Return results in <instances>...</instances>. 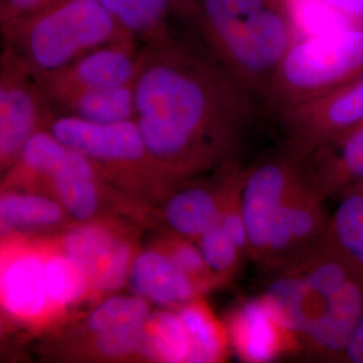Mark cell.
Listing matches in <instances>:
<instances>
[{
  "instance_id": "cell-1",
  "label": "cell",
  "mask_w": 363,
  "mask_h": 363,
  "mask_svg": "<svg viewBox=\"0 0 363 363\" xmlns=\"http://www.w3.org/2000/svg\"><path fill=\"white\" fill-rule=\"evenodd\" d=\"M133 91L147 150L182 182L235 160L259 112V99L208 48L175 30L142 45Z\"/></svg>"
},
{
  "instance_id": "cell-2",
  "label": "cell",
  "mask_w": 363,
  "mask_h": 363,
  "mask_svg": "<svg viewBox=\"0 0 363 363\" xmlns=\"http://www.w3.org/2000/svg\"><path fill=\"white\" fill-rule=\"evenodd\" d=\"M205 45L259 100L265 101L294 34L272 0H198Z\"/></svg>"
},
{
  "instance_id": "cell-3",
  "label": "cell",
  "mask_w": 363,
  "mask_h": 363,
  "mask_svg": "<svg viewBox=\"0 0 363 363\" xmlns=\"http://www.w3.org/2000/svg\"><path fill=\"white\" fill-rule=\"evenodd\" d=\"M125 33L99 0H58L13 27L4 38L35 76H43Z\"/></svg>"
},
{
  "instance_id": "cell-4",
  "label": "cell",
  "mask_w": 363,
  "mask_h": 363,
  "mask_svg": "<svg viewBox=\"0 0 363 363\" xmlns=\"http://www.w3.org/2000/svg\"><path fill=\"white\" fill-rule=\"evenodd\" d=\"M363 76V23L295 40L286 52L267 105L280 109L335 89Z\"/></svg>"
},
{
  "instance_id": "cell-5",
  "label": "cell",
  "mask_w": 363,
  "mask_h": 363,
  "mask_svg": "<svg viewBox=\"0 0 363 363\" xmlns=\"http://www.w3.org/2000/svg\"><path fill=\"white\" fill-rule=\"evenodd\" d=\"M52 133L67 148L108 164L130 190L154 201L166 199L184 183L151 155L135 120L100 124L67 115L52 123Z\"/></svg>"
},
{
  "instance_id": "cell-6",
  "label": "cell",
  "mask_w": 363,
  "mask_h": 363,
  "mask_svg": "<svg viewBox=\"0 0 363 363\" xmlns=\"http://www.w3.org/2000/svg\"><path fill=\"white\" fill-rule=\"evenodd\" d=\"M276 113L286 132L288 155L301 162L362 123L363 76Z\"/></svg>"
},
{
  "instance_id": "cell-7",
  "label": "cell",
  "mask_w": 363,
  "mask_h": 363,
  "mask_svg": "<svg viewBox=\"0 0 363 363\" xmlns=\"http://www.w3.org/2000/svg\"><path fill=\"white\" fill-rule=\"evenodd\" d=\"M325 202V196L303 174L273 218L265 255L259 265L262 271L273 276L288 269L323 241L330 218Z\"/></svg>"
},
{
  "instance_id": "cell-8",
  "label": "cell",
  "mask_w": 363,
  "mask_h": 363,
  "mask_svg": "<svg viewBox=\"0 0 363 363\" xmlns=\"http://www.w3.org/2000/svg\"><path fill=\"white\" fill-rule=\"evenodd\" d=\"M138 45L139 40L130 33H125L85 52L60 70L37 76L40 91L46 99H54L62 104L79 91L130 85L139 66L140 48Z\"/></svg>"
},
{
  "instance_id": "cell-9",
  "label": "cell",
  "mask_w": 363,
  "mask_h": 363,
  "mask_svg": "<svg viewBox=\"0 0 363 363\" xmlns=\"http://www.w3.org/2000/svg\"><path fill=\"white\" fill-rule=\"evenodd\" d=\"M61 249L86 274L91 294L116 292L130 280L139 253L133 238L116 223H89L65 235Z\"/></svg>"
},
{
  "instance_id": "cell-10",
  "label": "cell",
  "mask_w": 363,
  "mask_h": 363,
  "mask_svg": "<svg viewBox=\"0 0 363 363\" xmlns=\"http://www.w3.org/2000/svg\"><path fill=\"white\" fill-rule=\"evenodd\" d=\"M46 247L26 242L0 245V304L28 325H45L58 312L48 294Z\"/></svg>"
},
{
  "instance_id": "cell-11",
  "label": "cell",
  "mask_w": 363,
  "mask_h": 363,
  "mask_svg": "<svg viewBox=\"0 0 363 363\" xmlns=\"http://www.w3.org/2000/svg\"><path fill=\"white\" fill-rule=\"evenodd\" d=\"M303 167L289 155L276 157L247 169L241 191L249 259L257 265L265 255L273 218L286 194L303 177Z\"/></svg>"
},
{
  "instance_id": "cell-12",
  "label": "cell",
  "mask_w": 363,
  "mask_h": 363,
  "mask_svg": "<svg viewBox=\"0 0 363 363\" xmlns=\"http://www.w3.org/2000/svg\"><path fill=\"white\" fill-rule=\"evenodd\" d=\"M230 349L247 363L272 362L301 350L264 295L237 306L225 319Z\"/></svg>"
},
{
  "instance_id": "cell-13",
  "label": "cell",
  "mask_w": 363,
  "mask_h": 363,
  "mask_svg": "<svg viewBox=\"0 0 363 363\" xmlns=\"http://www.w3.org/2000/svg\"><path fill=\"white\" fill-rule=\"evenodd\" d=\"M363 313V273L354 276L330 300L301 335V350L311 358L343 362L345 352Z\"/></svg>"
},
{
  "instance_id": "cell-14",
  "label": "cell",
  "mask_w": 363,
  "mask_h": 363,
  "mask_svg": "<svg viewBox=\"0 0 363 363\" xmlns=\"http://www.w3.org/2000/svg\"><path fill=\"white\" fill-rule=\"evenodd\" d=\"M130 283L136 295L167 310H178L186 303L208 294L203 286L156 247L136 255L130 268Z\"/></svg>"
},
{
  "instance_id": "cell-15",
  "label": "cell",
  "mask_w": 363,
  "mask_h": 363,
  "mask_svg": "<svg viewBox=\"0 0 363 363\" xmlns=\"http://www.w3.org/2000/svg\"><path fill=\"white\" fill-rule=\"evenodd\" d=\"M298 163L325 199L363 181V121L342 138L313 150Z\"/></svg>"
},
{
  "instance_id": "cell-16",
  "label": "cell",
  "mask_w": 363,
  "mask_h": 363,
  "mask_svg": "<svg viewBox=\"0 0 363 363\" xmlns=\"http://www.w3.org/2000/svg\"><path fill=\"white\" fill-rule=\"evenodd\" d=\"M216 181L190 179L175 189L160 208V220L169 233L196 241L220 217L222 178Z\"/></svg>"
},
{
  "instance_id": "cell-17",
  "label": "cell",
  "mask_w": 363,
  "mask_h": 363,
  "mask_svg": "<svg viewBox=\"0 0 363 363\" xmlns=\"http://www.w3.org/2000/svg\"><path fill=\"white\" fill-rule=\"evenodd\" d=\"M48 177L61 203L74 218L88 220L96 216L101 196L89 157L67 148Z\"/></svg>"
},
{
  "instance_id": "cell-18",
  "label": "cell",
  "mask_w": 363,
  "mask_h": 363,
  "mask_svg": "<svg viewBox=\"0 0 363 363\" xmlns=\"http://www.w3.org/2000/svg\"><path fill=\"white\" fill-rule=\"evenodd\" d=\"M198 13V0H120L116 18L123 28L144 43L174 31L178 21L196 22Z\"/></svg>"
},
{
  "instance_id": "cell-19",
  "label": "cell",
  "mask_w": 363,
  "mask_h": 363,
  "mask_svg": "<svg viewBox=\"0 0 363 363\" xmlns=\"http://www.w3.org/2000/svg\"><path fill=\"white\" fill-rule=\"evenodd\" d=\"M177 311L190 346L189 363H222L229 359L230 345L226 327L205 296L195 298Z\"/></svg>"
},
{
  "instance_id": "cell-20",
  "label": "cell",
  "mask_w": 363,
  "mask_h": 363,
  "mask_svg": "<svg viewBox=\"0 0 363 363\" xmlns=\"http://www.w3.org/2000/svg\"><path fill=\"white\" fill-rule=\"evenodd\" d=\"M190 346L177 310L151 312L144 325L142 358L154 362L189 363Z\"/></svg>"
},
{
  "instance_id": "cell-21",
  "label": "cell",
  "mask_w": 363,
  "mask_h": 363,
  "mask_svg": "<svg viewBox=\"0 0 363 363\" xmlns=\"http://www.w3.org/2000/svg\"><path fill=\"white\" fill-rule=\"evenodd\" d=\"M62 105L72 111L70 115L100 124L123 123L136 117L133 84L109 89L79 91Z\"/></svg>"
},
{
  "instance_id": "cell-22",
  "label": "cell",
  "mask_w": 363,
  "mask_h": 363,
  "mask_svg": "<svg viewBox=\"0 0 363 363\" xmlns=\"http://www.w3.org/2000/svg\"><path fill=\"white\" fill-rule=\"evenodd\" d=\"M339 196L337 208L328 218L325 240L363 269V195L347 189Z\"/></svg>"
},
{
  "instance_id": "cell-23",
  "label": "cell",
  "mask_w": 363,
  "mask_h": 363,
  "mask_svg": "<svg viewBox=\"0 0 363 363\" xmlns=\"http://www.w3.org/2000/svg\"><path fill=\"white\" fill-rule=\"evenodd\" d=\"M45 274L49 298L58 313L91 294L86 274L62 249L46 247Z\"/></svg>"
},
{
  "instance_id": "cell-24",
  "label": "cell",
  "mask_w": 363,
  "mask_h": 363,
  "mask_svg": "<svg viewBox=\"0 0 363 363\" xmlns=\"http://www.w3.org/2000/svg\"><path fill=\"white\" fill-rule=\"evenodd\" d=\"M277 3L292 30L294 42L325 35L343 27L357 25L325 0H279Z\"/></svg>"
},
{
  "instance_id": "cell-25",
  "label": "cell",
  "mask_w": 363,
  "mask_h": 363,
  "mask_svg": "<svg viewBox=\"0 0 363 363\" xmlns=\"http://www.w3.org/2000/svg\"><path fill=\"white\" fill-rule=\"evenodd\" d=\"M151 303L139 295L111 296L101 301L88 318V327L93 334L123 331L145 325L151 315Z\"/></svg>"
},
{
  "instance_id": "cell-26",
  "label": "cell",
  "mask_w": 363,
  "mask_h": 363,
  "mask_svg": "<svg viewBox=\"0 0 363 363\" xmlns=\"http://www.w3.org/2000/svg\"><path fill=\"white\" fill-rule=\"evenodd\" d=\"M195 242L201 249L217 288L230 283L247 259L218 220Z\"/></svg>"
},
{
  "instance_id": "cell-27",
  "label": "cell",
  "mask_w": 363,
  "mask_h": 363,
  "mask_svg": "<svg viewBox=\"0 0 363 363\" xmlns=\"http://www.w3.org/2000/svg\"><path fill=\"white\" fill-rule=\"evenodd\" d=\"M3 208L13 229L49 226L62 218L57 202L38 195L3 194Z\"/></svg>"
},
{
  "instance_id": "cell-28",
  "label": "cell",
  "mask_w": 363,
  "mask_h": 363,
  "mask_svg": "<svg viewBox=\"0 0 363 363\" xmlns=\"http://www.w3.org/2000/svg\"><path fill=\"white\" fill-rule=\"evenodd\" d=\"M155 247L164 252L183 272L187 273L196 283L203 286L208 294L217 288L201 249L195 241L178 234L169 233L167 237L157 241Z\"/></svg>"
},
{
  "instance_id": "cell-29",
  "label": "cell",
  "mask_w": 363,
  "mask_h": 363,
  "mask_svg": "<svg viewBox=\"0 0 363 363\" xmlns=\"http://www.w3.org/2000/svg\"><path fill=\"white\" fill-rule=\"evenodd\" d=\"M144 325L133 327L123 331L106 333L94 337L96 351L109 359L142 358L144 342Z\"/></svg>"
},
{
  "instance_id": "cell-30",
  "label": "cell",
  "mask_w": 363,
  "mask_h": 363,
  "mask_svg": "<svg viewBox=\"0 0 363 363\" xmlns=\"http://www.w3.org/2000/svg\"><path fill=\"white\" fill-rule=\"evenodd\" d=\"M58 0H0V28L3 34L31 15L45 10Z\"/></svg>"
},
{
  "instance_id": "cell-31",
  "label": "cell",
  "mask_w": 363,
  "mask_h": 363,
  "mask_svg": "<svg viewBox=\"0 0 363 363\" xmlns=\"http://www.w3.org/2000/svg\"><path fill=\"white\" fill-rule=\"evenodd\" d=\"M352 23H363V0H325Z\"/></svg>"
},
{
  "instance_id": "cell-32",
  "label": "cell",
  "mask_w": 363,
  "mask_h": 363,
  "mask_svg": "<svg viewBox=\"0 0 363 363\" xmlns=\"http://www.w3.org/2000/svg\"><path fill=\"white\" fill-rule=\"evenodd\" d=\"M343 362L363 363V313L349 342Z\"/></svg>"
},
{
  "instance_id": "cell-33",
  "label": "cell",
  "mask_w": 363,
  "mask_h": 363,
  "mask_svg": "<svg viewBox=\"0 0 363 363\" xmlns=\"http://www.w3.org/2000/svg\"><path fill=\"white\" fill-rule=\"evenodd\" d=\"M11 230H13V228L7 220L4 208H3V194H0V235H4V234L9 233Z\"/></svg>"
},
{
  "instance_id": "cell-34",
  "label": "cell",
  "mask_w": 363,
  "mask_h": 363,
  "mask_svg": "<svg viewBox=\"0 0 363 363\" xmlns=\"http://www.w3.org/2000/svg\"><path fill=\"white\" fill-rule=\"evenodd\" d=\"M6 48V38H4V34H3V30L0 28V54Z\"/></svg>"
},
{
  "instance_id": "cell-35",
  "label": "cell",
  "mask_w": 363,
  "mask_h": 363,
  "mask_svg": "<svg viewBox=\"0 0 363 363\" xmlns=\"http://www.w3.org/2000/svg\"><path fill=\"white\" fill-rule=\"evenodd\" d=\"M349 189H354V190H357L358 193H361L363 195V181L358 182L357 184H354V186H351Z\"/></svg>"
},
{
  "instance_id": "cell-36",
  "label": "cell",
  "mask_w": 363,
  "mask_h": 363,
  "mask_svg": "<svg viewBox=\"0 0 363 363\" xmlns=\"http://www.w3.org/2000/svg\"><path fill=\"white\" fill-rule=\"evenodd\" d=\"M273 3H276V4H279V3H277V1H279V0H272Z\"/></svg>"
},
{
  "instance_id": "cell-37",
  "label": "cell",
  "mask_w": 363,
  "mask_h": 363,
  "mask_svg": "<svg viewBox=\"0 0 363 363\" xmlns=\"http://www.w3.org/2000/svg\"><path fill=\"white\" fill-rule=\"evenodd\" d=\"M0 334H1V325H0Z\"/></svg>"
}]
</instances>
